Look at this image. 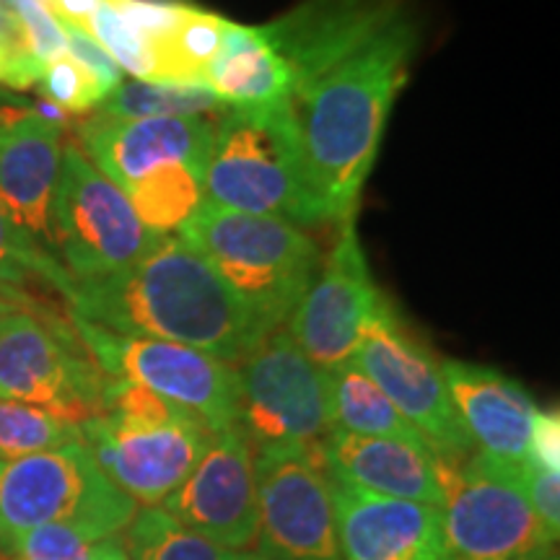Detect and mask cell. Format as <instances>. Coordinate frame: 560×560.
<instances>
[{
	"label": "cell",
	"mask_w": 560,
	"mask_h": 560,
	"mask_svg": "<svg viewBox=\"0 0 560 560\" xmlns=\"http://www.w3.org/2000/svg\"><path fill=\"white\" fill-rule=\"evenodd\" d=\"M327 395H330V431L423 444L418 431L397 412L387 395L355 361L327 371Z\"/></svg>",
	"instance_id": "7402d4cb"
},
{
	"label": "cell",
	"mask_w": 560,
	"mask_h": 560,
	"mask_svg": "<svg viewBox=\"0 0 560 560\" xmlns=\"http://www.w3.org/2000/svg\"><path fill=\"white\" fill-rule=\"evenodd\" d=\"M11 306H13V304H9V301H5V299H0V314H5V312H9Z\"/></svg>",
	"instance_id": "f35d334b"
},
{
	"label": "cell",
	"mask_w": 560,
	"mask_h": 560,
	"mask_svg": "<svg viewBox=\"0 0 560 560\" xmlns=\"http://www.w3.org/2000/svg\"><path fill=\"white\" fill-rule=\"evenodd\" d=\"M327 478L342 560H446L439 506L374 495Z\"/></svg>",
	"instance_id": "e0dca14e"
},
{
	"label": "cell",
	"mask_w": 560,
	"mask_h": 560,
	"mask_svg": "<svg viewBox=\"0 0 560 560\" xmlns=\"http://www.w3.org/2000/svg\"><path fill=\"white\" fill-rule=\"evenodd\" d=\"M16 13V19L24 26L26 42H30L34 58H37L42 66H50L52 60L66 58V37H62L60 21L52 16L50 11L45 9L42 0H21L11 9Z\"/></svg>",
	"instance_id": "4dcf8cb0"
},
{
	"label": "cell",
	"mask_w": 560,
	"mask_h": 560,
	"mask_svg": "<svg viewBox=\"0 0 560 560\" xmlns=\"http://www.w3.org/2000/svg\"><path fill=\"white\" fill-rule=\"evenodd\" d=\"M353 361L366 371L436 459L462 462L475 444L454 410L441 361L412 335L384 299L363 325Z\"/></svg>",
	"instance_id": "8fae6325"
},
{
	"label": "cell",
	"mask_w": 560,
	"mask_h": 560,
	"mask_svg": "<svg viewBox=\"0 0 560 560\" xmlns=\"http://www.w3.org/2000/svg\"><path fill=\"white\" fill-rule=\"evenodd\" d=\"M75 560H94V548H91L89 552H83V556H79Z\"/></svg>",
	"instance_id": "ab89813d"
},
{
	"label": "cell",
	"mask_w": 560,
	"mask_h": 560,
	"mask_svg": "<svg viewBox=\"0 0 560 560\" xmlns=\"http://www.w3.org/2000/svg\"><path fill=\"white\" fill-rule=\"evenodd\" d=\"M42 3H45V9L58 21H66V24L83 30V24L96 11L100 0H42Z\"/></svg>",
	"instance_id": "e575fe53"
},
{
	"label": "cell",
	"mask_w": 560,
	"mask_h": 560,
	"mask_svg": "<svg viewBox=\"0 0 560 560\" xmlns=\"http://www.w3.org/2000/svg\"><path fill=\"white\" fill-rule=\"evenodd\" d=\"M125 550L130 560H229L231 550L187 529L161 506L136 511L125 529Z\"/></svg>",
	"instance_id": "484cf974"
},
{
	"label": "cell",
	"mask_w": 560,
	"mask_h": 560,
	"mask_svg": "<svg viewBox=\"0 0 560 560\" xmlns=\"http://www.w3.org/2000/svg\"><path fill=\"white\" fill-rule=\"evenodd\" d=\"M102 540H109V537L89 524L52 522L26 532L11 552L16 560H75Z\"/></svg>",
	"instance_id": "83f0119b"
},
{
	"label": "cell",
	"mask_w": 560,
	"mask_h": 560,
	"mask_svg": "<svg viewBox=\"0 0 560 560\" xmlns=\"http://www.w3.org/2000/svg\"><path fill=\"white\" fill-rule=\"evenodd\" d=\"M219 115L112 120L79 125L81 151L122 190L140 221L161 236L179 234L206 200V172Z\"/></svg>",
	"instance_id": "3957f363"
},
{
	"label": "cell",
	"mask_w": 560,
	"mask_h": 560,
	"mask_svg": "<svg viewBox=\"0 0 560 560\" xmlns=\"http://www.w3.org/2000/svg\"><path fill=\"white\" fill-rule=\"evenodd\" d=\"M446 560H520L548 552L556 537L532 506L522 467L482 452L439 459Z\"/></svg>",
	"instance_id": "ba28073f"
},
{
	"label": "cell",
	"mask_w": 560,
	"mask_h": 560,
	"mask_svg": "<svg viewBox=\"0 0 560 560\" xmlns=\"http://www.w3.org/2000/svg\"><path fill=\"white\" fill-rule=\"evenodd\" d=\"M319 454L327 475L348 486L441 509L439 459L429 446L330 431L319 441Z\"/></svg>",
	"instance_id": "ffe728a7"
},
{
	"label": "cell",
	"mask_w": 560,
	"mask_h": 560,
	"mask_svg": "<svg viewBox=\"0 0 560 560\" xmlns=\"http://www.w3.org/2000/svg\"><path fill=\"white\" fill-rule=\"evenodd\" d=\"M221 102L206 86H166L149 81H122L112 89L94 115L112 120H140V117H185V115H221Z\"/></svg>",
	"instance_id": "d4e9b609"
},
{
	"label": "cell",
	"mask_w": 560,
	"mask_h": 560,
	"mask_svg": "<svg viewBox=\"0 0 560 560\" xmlns=\"http://www.w3.org/2000/svg\"><path fill=\"white\" fill-rule=\"evenodd\" d=\"M257 542L270 560H342L319 444L255 450Z\"/></svg>",
	"instance_id": "4fadbf2b"
},
{
	"label": "cell",
	"mask_w": 560,
	"mask_h": 560,
	"mask_svg": "<svg viewBox=\"0 0 560 560\" xmlns=\"http://www.w3.org/2000/svg\"><path fill=\"white\" fill-rule=\"evenodd\" d=\"M94 560H130L128 550H125V540L120 535L109 537V540H102L94 545Z\"/></svg>",
	"instance_id": "d590c367"
},
{
	"label": "cell",
	"mask_w": 560,
	"mask_h": 560,
	"mask_svg": "<svg viewBox=\"0 0 560 560\" xmlns=\"http://www.w3.org/2000/svg\"><path fill=\"white\" fill-rule=\"evenodd\" d=\"M60 156V125L45 120L37 112H9L0 128V208L55 257L52 200Z\"/></svg>",
	"instance_id": "ac0fdd59"
},
{
	"label": "cell",
	"mask_w": 560,
	"mask_h": 560,
	"mask_svg": "<svg viewBox=\"0 0 560 560\" xmlns=\"http://www.w3.org/2000/svg\"><path fill=\"white\" fill-rule=\"evenodd\" d=\"M52 236L62 268L75 283L130 268L161 240V234L140 221L120 187L91 164L75 140L62 143Z\"/></svg>",
	"instance_id": "30bf717a"
},
{
	"label": "cell",
	"mask_w": 560,
	"mask_h": 560,
	"mask_svg": "<svg viewBox=\"0 0 560 560\" xmlns=\"http://www.w3.org/2000/svg\"><path fill=\"white\" fill-rule=\"evenodd\" d=\"M556 560H558V558H556Z\"/></svg>",
	"instance_id": "ee69618b"
},
{
	"label": "cell",
	"mask_w": 560,
	"mask_h": 560,
	"mask_svg": "<svg viewBox=\"0 0 560 560\" xmlns=\"http://www.w3.org/2000/svg\"><path fill=\"white\" fill-rule=\"evenodd\" d=\"M529 459L558 472L560 467V418L556 410H537L529 433Z\"/></svg>",
	"instance_id": "836d02e7"
},
{
	"label": "cell",
	"mask_w": 560,
	"mask_h": 560,
	"mask_svg": "<svg viewBox=\"0 0 560 560\" xmlns=\"http://www.w3.org/2000/svg\"><path fill=\"white\" fill-rule=\"evenodd\" d=\"M60 30H62V37H66V50L70 58L79 62V66L86 68L89 73L102 83V89L107 91V94L112 89L120 86L122 70L117 68V62L112 60L86 32L73 24H66V21H60Z\"/></svg>",
	"instance_id": "1f68e13d"
},
{
	"label": "cell",
	"mask_w": 560,
	"mask_h": 560,
	"mask_svg": "<svg viewBox=\"0 0 560 560\" xmlns=\"http://www.w3.org/2000/svg\"><path fill=\"white\" fill-rule=\"evenodd\" d=\"M418 42L420 21L410 0L361 45L289 96L317 223L355 219Z\"/></svg>",
	"instance_id": "6da1fadb"
},
{
	"label": "cell",
	"mask_w": 560,
	"mask_h": 560,
	"mask_svg": "<svg viewBox=\"0 0 560 560\" xmlns=\"http://www.w3.org/2000/svg\"><path fill=\"white\" fill-rule=\"evenodd\" d=\"M79 431L102 472L138 509L161 506L215 436L198 416L125 380H109L104 412Z\"/></svg>",
	"instance_id": "277c9868"
},
{
	"label": "cell",
	"mask_w": 560,
	"mask_h": 560,
	"mask_svg": "<svg viewBox=\"0 0 560 560\" xmlns=\"http://www.w3.org/2000/svg\"><path fill=\"white\" fill-rule=\"evenodd\" d=\"M0 552H3V548H0Z\"/></svg>",
	"instance_id": "7bdbcfd3"
},
{
	"label": "cell",
	"mask_w": 560,
	"mask_h": 560,
	"mask_svg": "<svg viewBox=\"0 0 560 560\" xmlns=\"http://www.w3.org/2000/svg\"><path fill=\"white\" fill-rule=\"evenodd\" d=\"M79 439V423L73 420L34 405L0 400V459L50 452Z\"/></svg>",
	"instance_id": "4316f807"
},
{
	"label": "cell",
	"mask_w": 560,
	"mask_h": 560,
	"mask_svg": "<svg viewBox=\"0 0 560 560\" xmlns=\"http://www.w3.org/2000/svg\"><path fill=\"white\" fill-rule=\"evenodd\" d=\"M229 19L185 5L182 16L164 37L151 45L156 60V81L166 86H206V73L221 52Z\"/></svg>",
	"instance_id": "603a6c76"
},
{
	"label": "cell",
	"mask_w": 560,
	"mask_h": 560,
	"mask_svg": "<svg viewBox=\"0 0 560 560\" xmlns=\"http://www.w3.org/2000/svg\"><path fill=\"white\" fill-rule=\"evenodd\" d=\"M39 83L45 89L47 100L58 109L70 112V115H86V112L96 109L107 100V91L102 89V83L70 55L45 66Z\"/></svg>",
	"instance_id": "f1b7e54d"
},
{
	"label": "cell",
	"mask_w": 560,
	"mask_h": 560,
	"mask_svg": "<svg viewBox=\"0 0 560 560\" xmlns=\"http://www.w3.org/2000/svg\"><path fill=\"white\" fill-rule=\"evenodd\" d=\"M268 330H278L322 268L312 236L289 221L252 215L202 200L179 229Z\"/></svg>",
	"instance_id": "8992f818"
},
{
	"label": "cell",
	"mask_w": 560,
	"mask_h": 560,
	"mask_svg": "<svg viewBox=\"0 0 560 560\" xmlns=\"http://www.w3.org/2000/svg\"><path fill=\"white\" fill-rule=\"evenodd\" d=\"M229 560H270V558H265L262 552H249V550H236V552H231V558Z\"/></svg>",
	"instance_id": "8d00e7d4"
},
{
	"label": "cell",
	"mask_w": 560,
	"mask_h": 560,
	"mask_svg": "<svg viewBox=\"0 0 560 560\" xmlns=\"http://www.w3.org/2000/svg\"><path fill=\"white\" fill-rule=\"evenodd\" d=\"M206 89L221 102L265 104L289 100V81L283 68L265 45L257 26H242L231 21L221 52L210 62Z\"/></svg>",
	"instance_id": "44dd1931"
},
{
	"label": "cell",
	"mask_w": 560,
	"mask_h": 560,
	"mask_svg": "<svg viewBox=\"0 0 560 560\" xmlns=\"http://www.w3.org/2000/svg\"><path fill=\"white\" fill-rule=\"evenodd\" d=\"M522 467V480L527 488V495L535 506L537 516L545 524V529L550 532L558 540L560 532V486H558V472L545 470L537 462L527 459Z\"/></svg>",
	"instance_id": "d6a6232c"
},
{
	"label": "cell",
	"mask_w": 560,
	"mask_h": 560,
	"mask_svg": "<svg viewBox=\"0 0 560 560\" xmlns=\"http://www.w3.org/2000/svg\"><path fill=\"white\" fill-rule=\"evenodd\" d=\"M68 310L104 330L182 342L231 366L270 335L213 262L177 234L161 236L130 268L75 283Z\"/></svg>",
	"instance_id": "7a4b0ae2"
},
{
	"label": "cell",
	"mask_w": 560,
	"mask_h": 560,
	"mask_svg": "<svg viewBox=\"0 0 560 560\" xmlns=\"http://www.w3.org/2000/svg\"><path fill=\"white\" fill-rule=\"evenodd\" d=\"M45 66L34 58L24 26L9 5L0 0V83L9 89H32L39 83Z\"/></svg>",
	"instance_id": "f546056e"
},
{
	"label": "cell",
	"mask_w": 560,
	"mask_h": 560,
	"mask_svg": "<svg viewBox=\"0 0 560 560\" xmlns=\"http://www.w3.org/2000/svg\"><path fill=\"white\" fill-rule=\"evenodd\" d=\"M454 410L475 450L509 465L529 459L532 420L537 405L511 376L465 361H441Z\"/></svg>",
	"instance_id": "d6986e66"
},
{
	"label": "cell",
	"mask_w": 560,
	"mask_h": 560,
	"mask_svg": "<svg viewBox=\"0 0 560 560\" xmlns=\"http://www.w3.org/2000/svg\"><path fill=\"white\" fill-rule=\"evenodd\" d=\"M380 296L355 234V219L342 221L338 242L291 312L285 330L314 366L332 371L353 361Z\"/></svg>",
	"instance_id": "9a60e30c"
},
{
	"label": "cell",
	"mask_w": 560,
	"mask_h": 560,
	"mask_svg": "<svg viewBox=\"0 0 560 560\" xmlns=\"http://www.w3.org/2000/svg\"><path fill=\"white\" fill-rule=\"evenodd\" d=\"M30 285H45L68 301L75 280L52 252L24 234L0 208V299L24 310H37L42 304L26 291Z\"/></svg>",
	"instance_id": "cb8c5ba5"
},
{
	"label": "cell",
	"mask_w": 560,
	"mask_h": 560,
	"mask_svg": "<svg viewBox=\"0 0 560 560\" xmlns=\"http://www.w3.org/2000/svg\"><path fill=\"white\" fill-rule=\"evenodd\" d=\"M3 3H5V5H9V9H13V5H16V3H21V0H3Z\"/></svg>",
	"instance_id": "60d3db41"
},
{
	"label": "cell",
	"mask_w": 560,
	"mask_h": 560,
	"mask_svg": "<svg viewBox=\"0 0 560 560\" xmlns=\"http://www.w3.org/2000/svg\"><path fill=\"white\" fill-rule=\"evenodd\" d=\"M5 117H9V112H0V128H3V122H5Z\"/></svg>",
	"instance_id": "b9f144b4"
},
{
	"label": "cell",
	"mask_w": 560,
	"mask_h": 560,
	"mask_svg": "<svg viewBox=\"0 0 560 560\" xmlns=\"http://www.w3.org/2000/svg\"><path fill=\"white\" fill-rule=\"evenodd\" d=\"M240 416L236 425L255 450L319 444L330 433L327 371L306 359L285 327L265 335L236 366Z\"/></svg>",
	"instance_id": "5bb4252c"
},
{
	"label": "cell",
	"mask_w": 560,
	"mask_h": 560,
	"mask_svg": "<svg viewBox=\"0 0 560 560\" xmlns=\"http://www.w3.org/2000/svg\"><path fill=\"white\" fill-rule=\"evenodd\" d=\"M70 325L109 380H125L156 392L198 416L210 431H226L240 416L236 366L182 342L136 338L91 325L68 312Z\"/></svg>",
	"instance_id": "7c38bea8"
},
{
	"label": "cell",
	"mask_w": 560,
	"mask_h": 560,
	"mask_svg": "<svg viewBox=\"0 0 560 560\" xmlns=\"http://www.w3.org/2000/svg\"><path fill=\"white\" fill-rule=\"evenodd\" d=\"M187 529L231 552L257 542L255 446L240 425L219 431L195 470L161 503Z\"/></svg>",
	"instance_id": "2e32d148"
},
{
	"label": "cell",
	"mask_w": 560,
	"mask_h": 560,
	"mask_svg": "<svg viewBox=\"0 0 560 560\" xmlns=\"http://www.w3.org/2000/svg\"><path fill=\"white\" fill-rule=\"evenodd\" d=\"M138 506L112 482L83 441L30 457L0 459V548L11 552L26 532L52 522H81L117 537Z\"/></svg>",
	"instance_id": "52a82bcc"
},
{
	"label": "cell",
	"mask_w": 560,
	"mask_h": 560,
	"mask_svg": "<svg viewBox=\"0 0 560 560\" xmlns=\"http://www.w3.org/2000/svg\"><path fill=\"white\" fill-rule=\"evenodd\" d=\"M558 556H556V552H537V556H529V558H520V560H556Z\"/></svg>",
	"instance_id": "74e56055"
},
{
	"label": "cell",
	"mask_w": 560,
	"mask_h": 560,
	"mask_svg": "<svg viewBox=\"0 0 560 560\" xmlns=\"http://www.w3.org/2000/svg\"><path fill=\"white\" fill-rule=\"evenodd\" d=\"M206 200L293 226L317 223L289 100L234 104L221 112L208 156Z\"/></svg>",
	"instance_id": "5b68a950"
},
{
	"label": "cell",
	"mask_w": 560,
	"mask_h": 560,
	"mask_svg": "<svg viewBox=\"0 0 560 560\" xmlns=\"http://www.w3.org/2000/svg\"><path fill=\"white\" fill-rule=\"evenodd\" d=\"M109 376L79 332L50 306L0 314V400L50 410L83 423L102 416Z\"/></svg>",
	"instance_id": "9c48e42d"
}]
</instances>
